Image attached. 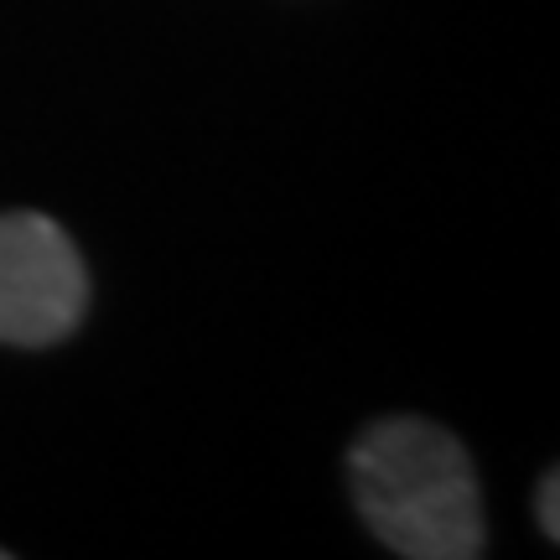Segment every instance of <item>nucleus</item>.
<instances>
[{
	"label": "nucleus",
	"mask_w": 560,
	"mask_h": 560,
	"mask_svg": "<svg viewBox=\"0 0 560 560\" xmlns=\"http://www.w3.org/2000/svg\"><path fill=\"white\" fill-rule=\"evenodd\" d=\"M363 524L405 560L482 556V499L452 431L395 416L369 425L348 457Z\"/></svg>",
	"instance_id": "obj_1"
},
{
	"label": "nucleus",
	"mask_w": 560,
	"mask_h": 560,
	"mask_svg": "<svg viewBox=\"0 0 560 560\" xmlns=\"http://www.w3.org/2000/svg\"><path fill=\"white\" fill-rule=\"evenodd\" d=\"M89 270L47 213H0V342L47 348L83 322Z\"/></svg>",
	"instance_id": "obj_2"
},
{
	"label": "nucleus",
	"mask_w": 560,
	"mask_h": 560,
	"mask_svg": "<svg viewBox=\"0 0 560 560\" xmlns=\"http://www.w3.org/2000/svg\"><path fill=\"white\" fill-rule=\"evenodd\" d=\"M560 478L556 472H545V482H540V503H535V509H540V524H545V535H550V540H556L560 535Z\"/></svg>",
	"instance_id": "obj_3"
},
{
	"label": "nucleus",
	"mask_w": 560,
	"mask_h": 560,
	"mask_svg": "<svg viewBox=\"0 0 560 560\" xmlns=\"http://www.w3.org/2000/svg\"><path fill=\"white\" fill-rule=\"evenodd\" d=\"M0 560H5V550H0Z\"/></svg>",
	"instance_id": "obj_4"
}]
</instances>
